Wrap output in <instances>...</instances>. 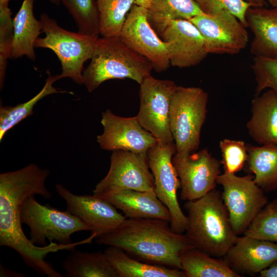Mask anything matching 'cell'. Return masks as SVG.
<instances>
[{
  "mask_svg": "<svg viewBox=\"0 0 277 277\" xmlns=\"http://www.w3.org/2000/svg\"><path fill=\"white\" fill-rule=\"evenodd\" d=\"M12 12L8 5H0V85L3 87L7 59L10 58L13 38Z\"/></svg>",
  "mask_w": 277,
  "mask_h": 277,
  "instance_id": "34",
  "label": "cell"
},
{
  "mask_svg": "<svg viewBox=\"0 0 277 277\" xmlns=\"http://www.w3.org/2000/svg\"><path fill=\"white\" fill-rule=\"evenodd\" d=\"M58 194L66 204V210L78 217L92 229L96 238L118 227L127 218L104 198L96 195H76L63 185L57 184Z\"/></svg>",
  "mask_w": 277,
  "mask_h": 277,
  "instance_id": "15",
  "label": "cell"
},
{
  "mask_svg": "<svg viewBox=\"0 0 277 277\" xmlns=\"http://www.w3.org/2000/svg\"><path fill=\"white\" fill-rule=\"evenodd\" d=\"M1 271L0 276H15V277H22L25 276L24 274L19 272H17L14 270H11L8 268H5L2 266L1 264Z\"/></svg>",
  "mask_w": 277,
  "mask_h": 277,
  "instance_id": "37",
  "label": "cell"
},
{
  "mask_svg": "<svg viewBox=\"0 0 277 277\" xmlns=\"http://www.w3.org/2000/svg\"><path fill=\"white\" fill-rule=\"evenodd\" d=\"M58 80V75H49L42 89L33 97L24 103L14 106L0 107V142L5 134L25 118L33 114V109L36 104L45 96L66 91H59L53 86Z\"/></svg>",
  "mask_w": 277,
  "mask_h": 277,
  "instance_id": "28",
  "label": "cell"
},
{
  "mask_svg": "<svg viewBox=\"0 0 277 277\" xmlns=\"http://www.w3.org/2000/svg\"><path fill=\"white\" fill-rule=\"evenodd\" d=\"M100 196L122 211L126 217L157 219L170 223V213L155 192L125 189Z\"/></svg>",
  "mask_w": 277,
  "mask_h": 277,
  "instance_id": "19",
  "label": "cell"
},
{
  "mask_svg": "<svg viewBox=\"0 0 277 277\" xmlns=\"http://www.w3.org/2000/svg\"><path fill=\"white\" fill-rule=\"evenodd\" d=\"M208 94L200 87L177 86L171 97L169 124L176 153L196 151L207 114Z\"/></svg>",
  "mask_w": 277,
  "mask_h": 277,
  "instance_id": "5",
  "label": "cell"
},
{
  "mask_svg": "<svg viewBox=\"0 0 277 277\" xmlns=\"http://www.w3.org/2000/svg\"><path fill=\"white\" fill-rule=\"evenodd\" d=\"M185 234L194 247L215 258H223L238 235L232 227L222 193L215 188L198 199L186 201Z\"/></svg>",
  "mask_w": 277,
  "mask_h": 277,
  "instance_id": "3",
  "label": "cell"
},
{
  "mask_svg": "<svg viewBox=\"0 0 277 277\" xmlns=\"http://www.w3.org/2000/svg\"><path fill=\"white\" fill-rule=\"evenodd\" d=\"M104 252L118 277H186L183 270L140 262L117 247L108 246Z\"/></svg>",
  "mask_w": 277,
  "mask_h": 277,
  "instance_id": "23",
  "label": "cell"
},
{
  "mask_svg": "<svg viewBox=\"0 0 277 277\" xmlns=\"http://www.w3.org/2000/svg\"><path fill=\"white\" fill-rule=\"evenodd\" d=\"M34 1L24 0L13 19V38L10 58L26 55L31 60H35L34 43L43 26L41 21L34 15Z\"/></svg>",
  "mask_w": 277,
  "mask_h": 277,
  "instance_id": "22",
  "label": "cell"
},
{
  "mask_svg": "<svg viewBox=\"0 0 277 277\" xmlns=\"http://www.w3.org/2000/svg\"><path fill=\"white\" fill-rule=\"evenodd\" d=\"M135 1L136 5L148 9L152 0H135Z\"/></svg>",
  "mask_w": 277,
  "mask_h": 277,
  "instance_id": "39",
  "label": "cell"
},
{
  "mask_svg": "<svg viewBox=\"0 0 277 277\" xmlns=\"http://www.w3.org/2000/svg\"><path fill=\"white\" fill-rule=\"evenodd\" d=\"M203 14L194 0H152L147 9L149 22L157 33L170 21L189 20Z\"/></svg>",
  "mask_w": 277,
  "mask_h": 277,
  "instance_id": "27",
  "label": "cell"
},
{
  "mask_svg": "<svg viewBox=\"0 0 277 277\" xmlns=\"http://www.w3.org/2000/svg\"><path fill=\"white\" fill-rule=\"evenodd\" d=\"M10 0H0V5L7 4Z\"/></svg>",
  "mask_w": 277,
  "mask_h": 277,
  "instance_id": "42",
  "label": "cell"
},
{
  "mask_svg": "<svg viewBox=\"0 0 277 277\" xmlns=\"http://www.w3.org/2000/svg\"><path fill=\"white\" fill-rule=\"evenodd\" d=\"M81 34L98 37L99 14L95 0H61Z\"/></svg>",
  "mask_w": 277,
  "mask_h": 277,
  "instance_id": "30",
  "label": "cell"
},
{
  "mask_svg": "<svg viewBox=\"0 0 277 277\" xmlns=\"http://www.w3.org/2000/svg\"><path fill=\"white\" fill-rule=\"evenodd\" d=\"M202 34L208 54L234 55L248 43L246 27L232 13L223 10L189 19Z\"/></svg>",
  "mask_w": 277,
  "mask_h": 277,
  "instance_id": "12",
  "label": "cell"
},
{
  "mask_svg": "<svg viewBox=\"0 0 277 277\" xmlns=\"http://www.w3.org/2000/svg\"><path fill=\"white\" fill-rule=\"evenodd\" d=\"M44 37H38L35 48L51 50L57 56L62 71L58 78L68 77L77 84H83V65L92 57L94 45L98 37L71 32L60 27L47 14L41 15Z\"/></svg>",
  "mask_w": 277,
  "mask_h": 277,
  "instance_id": "6",
  "label": "cell"
},
{
  "mask_svg": "<svg viewBox=\"0 0 277 277\" xmlns=\"http://www.w3.org/2000/svg\"><path fill=\"white\" fill-rule=\"evenodd\" d=\"M48 1L50 2L51 3L57 6H60V5L61 3V0H48Z\"/></svg>",
  "mask_w": 277,
  "mask_h": 277,
  "instance_id": "41",
  "label": "cell"
},
{
  "mask_svg": "<svg viewBox=\"0 0 277 277\" xmlns=\"http://www.w3.org/2000/svg\"><path fill=\"white\" fill-rule=\"evenodd\" d=\"M101 123L103 132L97 136V142L104 150L147 153L158 142L141 125L136 116L122 117L107 109L103 112Z\"/></svg>",
  "mask_w": 277,
  "mask_h": 277,
  "instance_id": "16",
  "label": "cell"
},
{
  "mask_svg": "<svg viewBox=\"0 0 277 277\" xmlns=\"http://www.w3.org/2000/svg\"><path fill=\"white\" fill-rule=\"evenodd\" d=\"M68 277H118V274L100 251L83 252L75 249L66 258L62 263Z\"/></svg>",
  "mask_w": 277,
  "mask_h": 277,
  "instance_id": "25",
  "label": "cell"
},
{
  "mask_svg": "<svg viewBox=\"0 0 277 277\" xmlns=\"http://www.w3.org/2000/svg\"><path fill=\"white\" fill-rule=\"evenodd\" d=\"M182 269L186 277H241L221 258L192 248L181 256Z\"/></svg>",
  "mask_w": 277,
  "mask_h": 277,
  "instance_id": "26",
  "label": "cell"
},
{
  "mask_svg": "<svg viewBox=\"0 0 277 277\" xmlns=\"http://www.w3.org/2000/svg\"><path fill=\"white\" fill-rule=\"evenodd\" d=\"M91 62L83 72V84L89 92L111 79H131L141 84L151 75L153 66L119 36L98 37Z\"/></svg>",
  "mask_w": 277,
  "mask_h": 277,
  "instance_id": "4",
  "label": "cell"
},
{
  "mask_svg": "<svg viewBox=\"0 0 277 277\" xmlns=\"http://www.w3.org/2000/svg\"><path fill=\"white\" fill-rule=\"evenodd\" d=\"M172 163L181 182V198L193 201L215 188L221 163L207 149L192 153H175Z\"/></svg>",
  "mask_w": 277,
  "mask_h": 277,
  "instance_id": "13",
  "label": "cell"
},
{
  "mask_svg": "<svg viewBox=\"0 0 277 277\" xmlns=\"http://www.w3.org/2000/svg\"><path fill=\"white\" fill-rule=\"evenodd\" d=\"M223 259L241 276L259 273L277 260V243L245 235L238 236Z\"/></svg>",
  "mask_w": 277,
  "mask_h": 277,
  "instance_id": "18",
  "label": "cell"
},
{
  "mask_svg": "<svg viewBox=\"0 0 277 277\" xmlns=\"http://www.w3.org/2000/svg\"><path fill=\"white\" fill-rule=\"evenodd\" d=\"M157 34L168 44L172 66L180 68L193 67L200 64L208 54L202 34L189 20L170 21Z\"/></svg>",
  "mask_w": 277,
  "mask_h": 277,
  "instance_id": "17",
  "label": "cell"
},
{
  "mask_svg": "<svg viewBox=\"0 0 277 277\" xmlns=\"http://www.w3.org/2000/svg\"><path fill=\"white\" fill-rule=\"evenodd\" d=\"M22 224L30 229V240L36 245L46 246L49 243L70 244L75 232L91 231V228L66 210L61 211L49 205L38 202L34 195L25 199L21 208Z\"/></svg>",
  "mask_w": 277,
  "mask_h": 277,
  "instance_id": "7",
  "label": "cell"
},
{
  "mask_svg": "<svg viewBox=\"0 0 277 277\" xmlns=\"http://www.w3.org/2000/svg\"><path fill=\"white\" fill-rule=\"evenodd\" d=\"M261 277H277V260L260 273Z\"/></svg>",
  "mask_w": 277,
  "mask_h": 277,
  "instance_id": "36",
  "label": "cell"
},
{
  "mask_svg": "<svg viewBox=\"0 0 277 277\" xmlns=\"http://www.w3.org/2000/svg\"><path fill=\"white\" fill-rule=\"evenodd\" d=\"M246 19L253 33L250 52L254 56L277 55V6L250 7Z\"/></svg>",
  "mask_w": 277,
  "mask_h": 277,
  "instance_id": "21",
  "label": "cell"
},
{
  "mask_svg": "<svg viewBox=\"0 0 277 277\" xmlns=\"http://www.w3.org/2000/svg\"><path fill=\"white\" fill-rule=\"evenodd\" d=\"M251 112L246 124L250 137L261 145H277V93L268 89L255 94Z\"/></svg>",
  "mask_w": 277,
  "mask_h": 277,
  "instance_id": "20",
  "label": "cell"
},
{
  "mask_svg": "<svg viewBox=\"0 0 277 277\" xmlns=\"http://www.w3.org/2000/svg\"><path fill=\"white\" fill-rule=\"evenodd\" d=\"M169 223L157 219L126 218L96 242L119 248L148 263L182 270L181 255L195 247L185 234L174 231Z\"/></svg>",
  "mask_w": 277,
  "mask_h": 277,
  "instance_id": "2",
  "label": "cell"
},
{
  "mask_svg": "<svg viewBox=\"0 0 277 277\" xmlns=\"http://www.w3.org/2000/svg\"><path fill=\"white\" fill-rule=\"evenodd\" d=\"M203 12L211 14L226 10L235 15L246 27V15L251 5L245 0H194Z\"/></svg>",
  "mask_w": 277,
  "mask_h": 277,
  "instance_id": "35",
  "label": "cell"
},
{
  "mask_svg": "<svg viewBox=\"0 0 277 277\" xmlns=\"http://www.w3.org/2000/svg\"><path fill=\"white\" fill-rule=\"evenodd\" d=\"M243 234L277 243V198L265 205Z\"/></svg>",
  "mask_w": 277,
  "mask_h": 277,
  "instance_id": "31",
  "label": "cell"
},
{
  "mask_svg": "<svg viewBox=\"0 0 277 277\" xmlns=\"http://www.w3.org/2000/svg\"><path fill=\"white\" fill-rule=\"evenodd\" d=\"M175 153L174 143L157 142L148 151L147 155L154 180L155 192L170 213V226L174 231L183 233L187 227V217L177 200V191L181 185L172 161Z\"/></svg>",
  "mask_w": 277,
  "mask_h": 277,
  "instance_id": "10",
  "label": "cell"
},
{
  "mask_svg": "<svg viewBox=\"0 0 277 277\" xmlns=\"http://www.w3.org/2000/svg\"><path fill=\"white\" fill-rule=\"evenodd\" d=\"M216 183L223 187L222 198L234 233L243 234L268 203L265 192L255 183L252 173L239 176L224 172Z\"/></svg>",
  "mask_w": 277,
  "mask_h": 277,
  "instance_id": "8",
  "label": "cell"
},
{
  "mask_svg": "<svg viewBox=\"0 0 277 277\" xmlns=\"http://www.w3.org/2000/svg\"><path fill=\"white\" fill-rule=\"evenodd\" d=\"M119 37L150 62L156 72L166 71L170 65L168 44L159 36L150 24L147 9L136 4L133 6Z\"/></svg>",
  "mask_w": 277,
  "mask_h": 277,
  "instance_id": "14",
  "label": "cell"
},
{
  "mask_svg": "<svg viewBox=\"0 0 277 277\" xmlns=\"http://www.w3.org/2000/svg\"><path fill=\"white\" fill-rule=\"evenodd\" d=\"M47 169L31 163L20 169L0 174V246L15 250L30 268L48 277H62L51 264L45 259L50 253L72 251L81 242L65 245L50 242L37 246L25 235L21 220V208L29 196L52 197L45 182L49 175Z\"/></svg>",
  "mask_w": 277,
  "mask_h": 277,
  "instance_id": "1",
  "label": "cell"
},
{
  "mask_svg": "<svg viewBox=\"0 0 277 277\" xmlns=\"http://www.w3.org/2000/svg\"><path fill=\"white\" fill-rule=\"evenodd\" d=\"M268 2L272 7L277 6V0H266Z\"/></svg>",
  "mask_w": 277,
  "mask_h": 277,
  "instance_id": "40",
  "label": "cell"
},
{
  "mask_svg": "<svg viewBox=\"0 0 277 277\" xmlns=\"http://www.w3.org/2000/svg\"><path fill=\"white\" fill-rule=\"evenodd\" d=\"M251 68L256 83V94L268 89L277 93V55L254 56Z\"/></svg>",
  "mask_w": 277,
  "mask_h": 277,
  "instance_id": "32",
  "label": "cell"
},
{
  "mask_svg": "<svg viewBox=\"0 0 277 277\" xmlns=\"http://www.w3.org/2000/svg\"><path fill=\"white\" fill-rule=\"evenodd\" d=\"M224 172L235 174L241 171L247 162L248 152L247 145L243 141L225 138L220 141Z\"/></svg>",
  "mask_w": 277,
  "mask_h": 277,
  "instance_id": "33",
  "label": "cell"
},
{
  "mask_svg": "<svg viewBox=\"0 0 277 277\" xmlns=\"http://www.w3.org/2000/svg\"><path fill=\"white\" fill-rule=\"evenodd\" d=\"M149 169L147 153L113 151L109 170L95 186L93 194L103 196L125 189L155 192L154 180Z\"/></svg>",
  "mask_w": 277,
  "mask_h": 277,
  "instance_id": "11",
  "label": "cell"
},
{
  "mask_svg": "<svg viewBox=\"0 0 277 277\" xmlns=\"http://www.w3.org/2000/svg\"><path fill=\"white\" fill-rule=\"evenodd\" d=\"M249 3L252 7H264L265 4L266 0H245Z\"/></svg>",
  "mask_w": 277,
  "mask_h": 277,
  "instance_id": "38",
  "label": "cell"
},
{
  "mask_svg": "<svg viewBox=\"0 0 277 277\" xmlns=\"http://www.w3.org/2000/svg\"><path fill=\"white\" fill-rule=\"evenodd\" d=\"M140 105L136 116L141 125L159 142L174 143L170 128L169 113L172 96L177 85L171 80L151 75L140 84Z\"/></svg>",
  "mask_w": 277,
  "mask_h": 277,
  "instance_id": "9",
  "label": "cell"
},
{
  "mask_svg": "<svg viewBox=\"0 0 277 277\" xmlns=\"http://www.w3.org/2000/svg\"><path fill=\"white\" fill-rule=\"evenodd\" d=\"M247 168L265 192L277 190V145H247Z\"/></svg>",
  "mask_w": 277,
  "mask_h": 277,
  "instance_id": "24",
  "label": "cell"
},
{
  "mask_svg": "<svg viewBox=\"0 0 277 277\" xmlns=\"http://www.w3.org/2000/svg\"><path fill=\"white\" fill-rule=\"evenodd\" d=\"M99 14V33L104 37L119 36L127 13L135 0H95Z\"/></svg>",
  "mask_w": 277,
  "mask_h": 277,
  "instance_id": "29",
  "label": "cell"
}]
</instances>
